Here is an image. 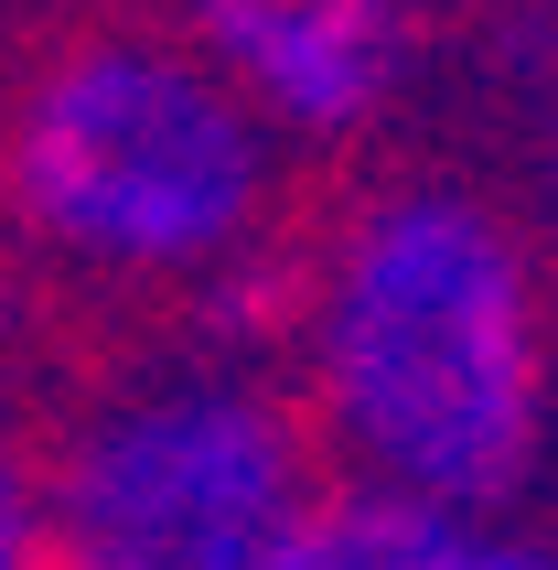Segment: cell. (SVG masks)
Segmentation results:
<instances>
[{"instance_id":"cell-7","label":"cell","mask_w":558,"mask_h":570,"mask_svg":"<svg viewBox=\"0 0 558 570\" xmlns=\"http://www.w3.org/2000/svg\"><path fill=\"white\" fill-rule=\"evenodd\" d=\"M22 323H32V248L0 226V355L22 345Z\"/></svg>"},{"instance_id":"cell-6","label":"cell","mask_w":558,"mask_h":570,"mask_svg":"<svg viewBox=\"0 0 558 570\" xmlns=\"http://www.w3.org/2000/svg\"><path fill=\"white\" fill-rule=\"evenodd\" d=\"M0 570H54V495L22 442H0Z\"/></svg>"},{"instance_id":"cell-1","label":"cell","mask_w":558,"mask_h":570,"mask_svg":"<svg viewBox=\"0 0 558 570\" xmlns=\"http://www.w3.org/2000/svg\"><path fill=\"white\" fill-rule=\"evenodd\" d=\"M290 387L343 495L516 507L558 442L537 237L462 173H387L301 237Z\"/></svg>"},{"instance_id":"cell-2","label":"cell","mask_w":558,"mask_h":570,"mask_svg":"<svg viewBox=\"0 0 558 570\" xmlns=\"http://www.w3.org/2000/svg\"><path fill=\"white\" fill-rule=\"evenodd\" d=\"M0 226L97 291H205L290 248V140L183 22H87L0 87Z\"/></svg>"},{"instance_id":"cell-3","label":"cell","mask_w":558,"mask_h":570,"mask_svg":"<svg viewBox=\"0 0 558 570\" xmlns=\"http://www.w3.org/2000/svg\"><path fill=\"white\" fill-rule=\"evenodd\" d=\"M54 570H311L343 474L258 345H172L97 387L43 452Z\"/></svg>"},{"instance_id":"cell-4","label":"cell","mask_w":558,"mask_h":570,"mask_svg":"<svg viewBox=\"0 0 558 570\" xmlns=\"http://www.w3.org/2000/svg\"><path fill=\"white\" fill-rule=\"evenodd\" d=\"M183 32L290 151H355L419 76V0H183Z\"/></svg>"},{"instance_id":"cell-8","label":"cell","mask_w":558,"mask_h":570,"mask_svg":"<svg viewBox=\"0 0 558 570\" xmlns=\"http://www.w3.org/2000/svg\"><path fill=\"white\" fill-rule=\"evenodd\" d=\"M548 205H558V43H548Z\"/></svg>"},{"instance_id":"cell-5","label":"cell","mask_w":558,"mask_h":570,"mask_svg":"<svg viewBox=\"0 0 558 570\" xmlns=\"http://www.w3.org/2000/svg\"><path fill=\"white\" fill-rule=\"evenodd\" d=\"M311 570H558V539L516 507H419V495H343Z\"/></svg>"}]
</instances>
